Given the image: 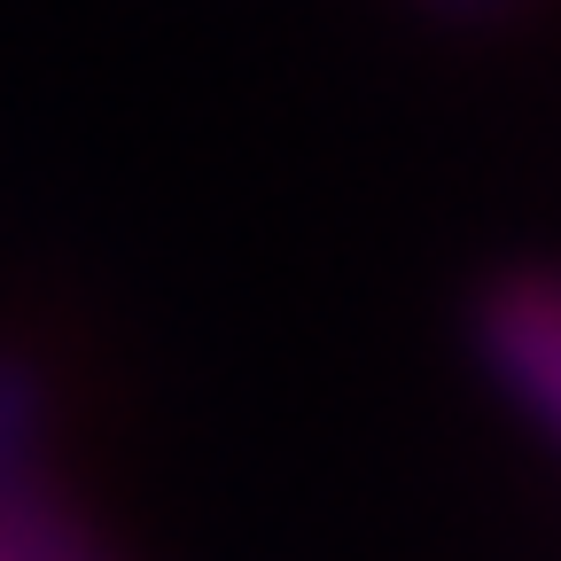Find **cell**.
<instances>
[{"label": "cell", "instance_id": "1", "mask_svg": "<svg viewBox=\"0 0 561 561\" xmlns=\"http://www.w3.org/2000/svg\"><path fill=\"white\" fill-rule=\"evenodd\" d=\"M483 335L507 382L561 430V289L553 280H507L483 312Z\"/></svg>", "mask_w": 561, "mask_h": 561}]
</instances>
